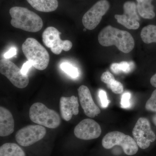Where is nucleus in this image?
<instances>
[{
  "mask_svg": "<svg viewBox=\"0 0 156 156\" xmlns=\"http://www.w3.org/2000/svg\"><path fill=\"white\" fill-rule=\"evenodd\" d=\"M99 44L104 47L115 45L121 52L128 53L134 47V40L131 34L126 30L108 25L104 27L98 35Z\"/></svg>",
  "mask_w": 156,
  "mask_h": 156,
  "instance_id": "nucleus-1",
  "label": "nucleus"
},
{
  "mask_svg": "<svg viewBox=\"0 0 156 156\" xmlns=\"http://www.w3.org/2000/svg\"><path fill=\"white\" fill-rule=\"evenodd\" d=\"M11 25L16 28L29 32L35 33L42 29V18L33 11L27 8L13 7L9 10Z\"/></svg>",
  "mask_w": 156,
  "mask_h": 156,
  "instance_id": "nucleus-2",
  "label": "nucleus"
},
{
  "mask_svg": "<svg viewBox=\"0 0 156 156\" xmlns=\"http://www.w3.org/2000/svg\"><path fill=\"white\" fill-rule=\"evenodd\" d=\"M22 50L25 57L35 68L44 70L48 67L50 55L47 50L35 39H27L23 44Z\"/></svg>",
  "mask_w": 156,
  "mask_h": 156,
  "instance_id": "nucleus-3",
  "label": "nucleus"
},
{
  "mask_svg": "<svg viewBox=\"0 0 156 156\" xmlns=\"http://www.w3.org/2000/svg\"><path fill=\"white\" fill-rule=\"evenodd\" d=\"M29 117L34 123L51 129L57 128L61 123L58 113L41 102H36L31 105L29 110Z\"/></svg>",
  "mask_w": 156,
  "mask_h": 156,
  "instance_id": "nucleus-4",
  "label": "nucleus"
},
{
  "mask_svg": "<svg viewBox=\"0 0 156 156\" xmlns=\"http://www.w3.org/2000/svg\"><path fill=\"white\" fill-rule=\"evenodd\" d=\"M102 145L106 149L115 146H119L126 155L132 156L138 151V146L134 138L118 131H112L107 134L102 140Z\"/></svg>",
  "mask_w": 156,
  "mask_h": 156,
  "instance_id": "nucleus-5",
  "label": "nucleus"
},
{
  "mask_svg": "<svg viewBox=\"0 0 156 156\" xmlns=\"http://www.w3.org/2000/svg\"><path fill=\"white\" fill-rule=\"evenodd\" d=\"M61 33L53 27H49L44 30L42 40L45 46L50 48L52 53L59 55L62 50L69 51L72 48L73 44L69 40L62 41L60 39Z\"/></svg>",
  "mask_w": 156,
  "mask_h": 156,
  "instance_id": "nucleus-6",
  "label": "nucleus"
},
{
  "mask_svg": "<svg viewBox=\"0 0 156 156\" xmlns=\"http://www.w3.org/2000/svg\"><path fill=\"white\" fill-rule=\"evenodd\" d=\"M132 134L138 147L142 149L149 147L151 143L154 142L156 139V134L152 130L149 121L142 117L136 122Z\"/></svg>",
  "mask_w": 156,
  "mask_h": 156,
  "instance_id": "nucleus-7",
  "label": "nucleus"
},
{
  "mask_svg": "<svg viewBox=\"0 0 156 156\" xmlns=\"http://www.w3.org/2000/svg\"><path fill=\"white\" fill-rule=\"evenodd\" d=\"M0 72L8 78L14 86L19 89L26 88L29 83L27 75H23L21 73V69L9 59H1Z\"/></svg>",
  "mask_w": 156,
  "mask_h": 156,
  "instance_id": "nucleus-8",
  "label": "nucleus"
},
{
  "mask_svg": "<svg viewBox=\"0 0 156 156\" xmlns=\"http://www.w3.org/2000/svg\"><path fill=\"white\" fill-rule=\"evenodd\" d=\"M46 129L40 125H29L20 129L15 135L19 145L27 147L34 144L44 138Z\"/></svg>",
  "mask_w": 156,
  "mask_h": 156,
  "instance_id": "nucleus-9",
  "label": "nucleus"
},
{
  "mask_svg": "<svg viewBox=\"0 0 156 156\" xmlns=\"http://www.w3.org/2000/svg\"><path fill=\"white\" fill-rule=\"evenodd\" d=\"M109 8V3L107 0H100L94 4L82 18V23L85 28L92 30L96 28Z\"/></svg>",
  "mask_w": 156,
  "mask_h": 156,
  "instance_id": "nucleus-10",
  "label": "nucleus"
},
{
  "mask_svg": "<svg viewBox=\"0 0 156 156\" xmlns=\"http://www.w3.org/2000/svg\"><path fill=\"white\" fill-rule=\"evenodd\" d=\"M74 133L79 139L90 140L98 138L101 134V129L95 120L87 119L82 120L76 126Z\"/></svg>",
  "mask_w": 156,
  "mask_h": 156,
  "instance_id": "nucleus-11",
  "label": "nucleus"
},
{
  "mask_svg": "<svg viewBox=\"0 0 156 156\" xmlns=\"http://www.w3.org/2000/svg\"><path fill=\"white\" fill-rule=\"evenodd\" d=\"M123 9L124 14L115 15L117 22L128 29L136 30L139 28L140 18L136 12V4L134 2L128 1L124 4Z\"/></svg>",
  "mask_w": 156,
  "mask_h": 156,
  "instance_id": "nucleus-12",
  "label": "nucleus"
},
{
  "mask_svg": "<svg viewBox=\"0 0 156 156\" xmlns=\"http://www.w3.org/2000/svg\"><path fill=\"white\" fill-rule=\"evenodd\" d=\"M78 92L81 106L87 116L94 118L100 114L101 110L94 102L90 90L87 86H80Z\"/></svg>",
  "mask_w": 156,
  "mask_h": 156,
  "instance_id": "nucleus-13",
  "label": "nucleus"
},
{
  "mask_svg": "<svg viewBox=\"0 0 156 156\" xmlns=\"http://www.w3.org/2000/svg\"><path fill=\"white\" fill-rule=\"evenodd\" d=\"M59 104L61 116L66 121H69L73 115H76L79 114V102L78 98L76 96L62 97Z\"/></svg>",
  "mask_w": 156,
  "mask_h": 156,
  "instance_id": "nucleus-14",
  "label": "nucleus"
},
{
  "mask_svg": "<svg viewBox=\"0 0 156 156\" xmlns=\"http://www.w3.org/2000/svg\"><path fill=\"white\" fill-rule=\"evenodd\" d=\"M14 130V121L12 114L8 109L0 107V136H9Z\"/></svg>",
  "mask_w": 156,
  "mask_h": 156,
  "instance_id": "nucleus-15",
  "label": "nucleus"
},
{
  "mask_svg": "<svg viewBox=\"0 0 156 156\" xmlns=\"http://www.w3.org/2000/svg\"><path fill=\"white\" fill-rule=\"evenodd\" d=\"M34 9L43 12L55 11L58 8V0H27Z\"/></svg>",
  "mask_w": 156,
  "mask_h": 156,
  "instance_id": "nucleus-16",
  "label": "nucleus"
},
{
  "mask_svg": "<svg viewBox=\"0 0 156 156\" xmlns=\"http://www.w3.org/2000/svg\"><path fill=\"white\" fill-rule=\"evenodd\" d=\"M101 80L115 94H121L124 92L122 84L119 81L116 80L111 73L108 71L103 73L101 77Z\"/></svg>",
  "mask_w": 156,
  "mask_h": 156,
  "instance_id": "nucleus-17",
  "label": "nucleus"
},
{
  "mask_svg": "<svg viewBox=\"0 0 156 156\" xmlns=\"http://www.w3.org/2000/svg\"><path fill=\"white\" fill-rule=\"evenodd\" d=\"M137 11L139 15L144 19H151L155 16L152 0H136Z\"/></svg>",
  "mask_w": 156,
  "mask_h": 156,
  "instance_id": "nucleus-18",
  "label": "nucleus"
},
{
  "mask_svg": "<svg viewBox=\"0 0 156 156\" xmlns=\"http://www.w3.org/2000/svg\"><path fill=\"white\" fill-rule=\"evenodd\" d=\"M19 145L14 143L4 144L0 147V156H26Z\"/></svg>",
  "mask_w": 156,
  "mask_h": 156,
  "instance_id": "nucleus-19",
  "label": "nucleus"
},
{
  "mask_svg": "<svg viewBox=\"0 0 156 156\" xmlns=\"http://www.w3.org/2000/svg\"><path fill=\"white\" fill-rule=\"evenodd\" d=\"M140 37L145 44L156 43V26L150 24L144 27L140 33Z\"/></svg>",
  "mask_w": 156,
  "mask_h": 156,
  "instance_id": "nucleus-20",
  "label": "nucleus"
},
{
  "mask_svg": "<svg viewBox=\"0 0 156 156\" xmlns=\"http://www.w3.org/2000/svg\"><path fill=\"white\" fill-rule=\"evenodd\" d=\"M134 63L132 62L123 61L120 63H113L110 66L112 72L118 74L121 73H128L133 69Z\"/></svg>",
  "mask_w": 156,
  "mask_h": 156,
  "instance_id": "nucleus-21",
  "label": "nucleus"
},
{
  "mask_svg": "<svg viewBox=\"0 0 156 156\" xmlns=\"http://www.w3.org/2000/svg\"><path fill=\"white\" fill-rule=\"evenodd\" d=\"M60 68L62 71L73 78L77 77L79 75L78 69L68 62H63L60 65Z\"/></svg>",
  "mask_w": 156,
  "mask_h": 156,
  "instance_id": "nucleus-22",
  "label": "nucleus"
},
{
  "mask_svg": "<svg viewBox=\"0 0 156 156\" xmlns=\"http://www.w3.org/2000/svg\"><path fill=\"white\" fill-rule=\"evenodd\" d=\"M145 108L148 111L156 112V89L154 90L150 98L147 101Z\"/></svg>",
  "mask_w": 156,
  "mask_h": 156,
  "instance_id": "nucleus-23",
  "label": "nucleus"
},
{
  "mask_svg": "<svg viewBox=\"0 0 156 156\" xmlns=\"http://www.w3.org/2000/svg\"><path fill=\"white\" fill-rule=\"evenodd\" d=\"M131 93L127 92L122 95L121 98V105L122 108H128L131 107Z\"/></svg>",
  "mask_w": 156,
  "mask_h": 156,
  "instance_id": "nucleus-24",
  "label": "nucleus"
},
{
  "mask_svg": "<svg viewBox=\"0 0 156 156\" xmlns=\"http://www.w3.org/2000/svg\"><path fill=\"white\" fill-rule=\"evenodd\" d=\"M98 95L101 107L103 108H107L109 104V101L106 92L103 89H100L98 91Z\"/></svg>",
  "mask_w": 156,
  "mask_h": 156,
  "instance_id": "nucleus-25",
  "label": "nucleus"
},
{
  "mask_svg": "<svg viewBox=\"0 0 156 156\" xmlns=\"http://www.w3.org/2000/svg\"><path fill=\"white\" fill-rule=\"evenodd\" d=\"M33 65L30 62L27 61L25 62L23 65L21 69V73L24 75H27L29 70L32 66Z\"/></svg>",
  "mask_w": 156,
  "mask_h": 156,
  "instance_id": "nucleus-26",
  "label": "nucleus"
},
{
  "mask_svg": "<svg viewBox=\"0 0 156 156\" xmlns=\"http://www.w3.org/2000/svg\"><path fill=\"white\" fill-rule=\"evenodd\" d=\"M17 54V49L15 48H12L4 54V57L5 58L9 59L13 57Z\"/></svg>",
  "mask_w": 156,
  "mask_h": 156,
  "instance_id": "nucleus-27",
  "label": "nucleus"
},
{
  "mask_svg": "<svg viewBox=\"0 0 156 156\" xmlns=\"http://www.w3.org/2000/svg\"><path fill=\"white\" fill-rule=\"evenodd\" d=\"M150 83L152 86L156 88V73L151 78Z\"/></svg>",
  "mask_w": 156,
  "mask_h": 156,
  "instance_id": "nucleus-28",
  "label": "nucleus"
},
{
  "mask_svg": "<svg viewBox=\"0 0 156 156\" xmlns=\"http://www.w3.org/2000/svg\"><path fill=\"white\" fill-rule=\"evenodd\" d=\"M153 122L154 125L156 126V113L155 115H154L152 118Z\"/></svg>",
  "mask_w": 156,
  "mask_h": 156,
  "instance_id": "nucleus-29",
  "label": "nucleus"
}]
</instances>
